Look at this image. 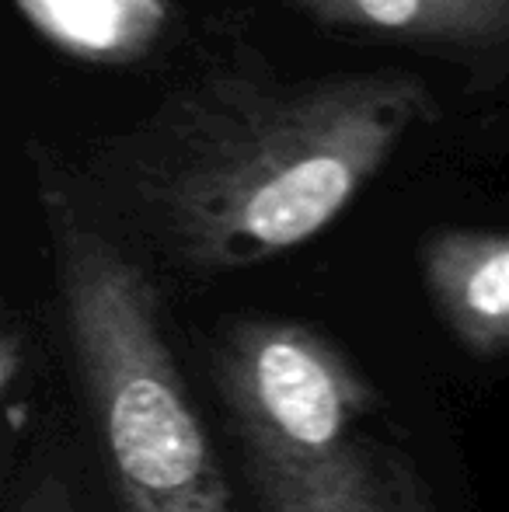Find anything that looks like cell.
<instances>
[{
	"label": "cell",
	"mask_w": 509,
	"mask_h": 512,
	"mask_svg": "<svg viewBox=\"0 0 509 512\" xmlns=\"http://www.w3.org/2000/svg\"><path fill=\"white\" fill-rule=\"evenodd\" d=\"M433 105L412 70L217 74L168 98L102 171L182 265L238 272L332 227Z\"/></svg>",
	"instance_id": "6da1fadb"
},
{
	"label": "cell",
	"mask_w": 509,
	"mask_h": 512,
	"mask_svg": "<svg viewBox=\"0 0 509 512\" xmlns=\"http://www.w3.org/2000/svg\"><path fill=\"white\" fill-rule=\"evenodd\" d=\"M70 349L123 512H234L210 436L185 394L154 286L35 157Z\"/></svg>",
	"instance_id": "7a4b0ae2"
},
{
	"label": "cell",
	"mask_w": 509,
	"mask_h": 512,
	"mask_svg": "<svg viewBox=\"0 0 509 512\" xmlns=\"http://www.w3.org/2000/svg\"><path fill=\"white\" fill-rule=\"evenodd\" d=\"M213 380L262 512H436L381 391L318 328L245 317L213 349Z\"/></svg>",
	"instance_id": "3957f363"
},
{
	"label": "cell",
	"mask_w": 509,
	"mask_h": 512,
	"mask_svg": "<svg viewBox=\"0 0 509 512\" xmlns=\"http://www.w3.org/2000/svg\"><path fill=\"white\" fill-rule=\"evenodd\" d=\"M422 276L471 356L509 352V230H440L422 244Z\"/></svg>",
	"instance_id": "277c9868"
},
{
	"label": "cell",
	"mask_w": 509,
	"mask_h": 512,
	"mask_svg": "<svg viewBox=\"0 0 509 512\" xmlns=\"http://www.w3.org/2000/svg\"><path fill=\"white\" fill-rule=\"evenodd\" d=\"M339 32L377 35L433 53L509 49V0H286Z\"/></svg>",
	"instance_id": "5b68a950"
},
{
	"label": "cell",
	"mask_w": 509,
	"mask_h": 512,
	"mask_svg": "<svg viewBox=\"0 0 509 512\" xmlns=\"http://www.w3.org/2000/svg\"><path fill=\"white\" fill-rule=\"evenodd\" d=\"M25 14L63 46L123 56L157 32L161 0H18Z\"/></svg>",
	"instance_id": "8992f818"
},
{
	"label": "cell",
	"mask_w": 509,
	"mask_h": 512,
	"mask_svg": "<svg viewBox=\"0 0 509 512\" xmlns=\"http://www.w3.org/2000/svg\"><path fill=\"white\" fill-rule=\"evenodd\" d=\"M18 512H74V502H70V492L60 478H42L25 495Z\"/></svg>",
	"instance_id": "52a82bcc"
}]
</instances>
